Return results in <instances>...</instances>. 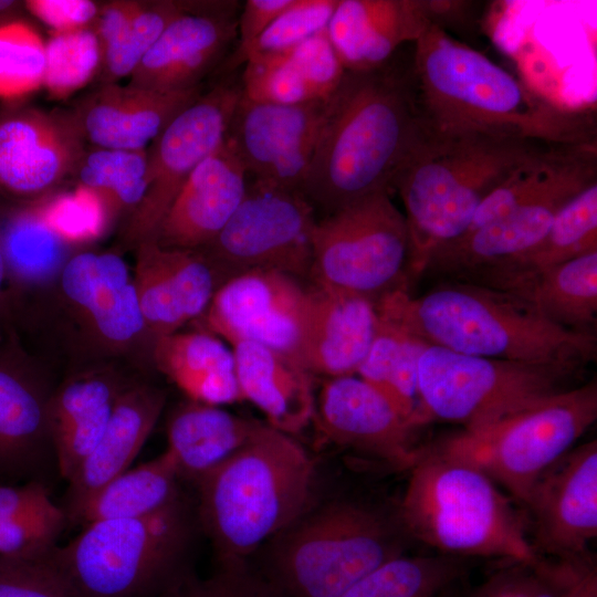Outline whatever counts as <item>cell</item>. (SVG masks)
Wrapping results in <instances>:
<instances>
[{
	"label": "cell",
	"instance_id": "9",
	"mask_svg": "<svg viewBox=\"0 0 597 597\" xmlns=\"http://www.w3.org/2000/svg\"><path fill=\"white\" fill-rule=\"evenodd\" d=\"M584 367L488 358L427 345L417 364L420 408L428 420L475 432L570 388Z\"/></svg>",
	"mask_w": 597,
	"mask_h": 597
},
{
	"label": "cell",
	"instance_id": "19",
	"mask_svg": "<svg viewBox=\"0 0 597 597\" xmlns=\"http://www.w3.org/2000/svg\"><path fill=\"white\" fill-rule=\"evenodd\" d=\"M8 350L0 348V484L43 481L48 460L55 464L49 425L53 390Z\"/></svg>",
	"mask_w": 597,
	"mask_h": 597
},
{
	"label": "cell",
	"instance_id": "21",
	"mask_svg": "<svg viewBox=\"0 0 597 597\" xmlns=\"http://www.w3.org/2000/svg\"><path fill=\"white\" fill-rule=\"evenodd\" d=\"M224 2L211 11L186 8L161 32L130 74V85L176 92L199 86L238 32V20Z\"/></svg>",
	"mask_w": 597,
	"mask_h": 597
},
{
	"label": "cell",
	"instance_id": "2",
	"mask_svg": "<svg viewBox=\"0 0 597 597\" xmlns=\"http://www.w3.org/2000/svg\"><path fill=\"white\" fill-rule=\"evenodd\" d=\"M412 45L411 77L425 133L596 143L591 114L565 109L533 93L443 27L432 22Z\"/></svg>",
	"mask_w": 597,
	"mask_h": 597
},
{
	"label": "cell",
	"instance_id": "31",
	"mask_svg": "<svg viewBox=\"0 0 597 597\" xmlns=\"http://www.w3.org/2000/svg\"><path fill=\"white\" fill-rule=\"evenodd\" d=\"M264 423L190 400L167 422V451L180 479L195 484L242 449Z\"/></svg>",
	"mask_w": 597,
	"mask_h": 597
},
{
	"label": "cell",
	"instance_id": "26",
	"mask_svg": "<svg viewBox=\"0 0 597 597\" xmlns=\"http://www.w3.org/2000/svg\"><path fill=\"white\" fill-rule=\"evenodd\" d=\"M78 155L61 122L38 112L0 119V188L18 196L40 193L64 177Z\"/></svg>",
	"mask_w": 597,
	"mask_h": 597
},
{
	"label": "cell",
	"instance_id": "20",
	"mask_svg": "<svg viewBox=\"0 0 597 597\" xmlns=\"http://www.w3.org/2000/svg\"><path fill=\"white\" fill-rule=\"evenodd\" d=\"M247 171L226 138L186 180L153 238L159 247L200 250L224 228L247 191Z\"/></svg>",
	"mask_w": 597,
	"mask_h": 597
},
{
	"label": "cell",
	"instance_id": "10",
	"mask_svg": "<svg viewBox=\"0 0 597 597\" xmlns=\"http://www.w3.org/2000/svg\"><path fill=\"white\" fill-rule=\"evenodd\" d=\"M596 419L594 379L543 398L480 431H462L438 447L481 469L523 505L537 479L574 448Z\"/></svg>",
	"mask_w": 597,
	"mask_h": 597
},
{
	"label": "cell",
	"instance_id": "44",
	"mask_svg": "<svg viewBox=\"0 0 597 597\" xmlns=\"http://www.w3.org/2000/svg\"><path fill=\"white\" fill-rule=\"evenodd\" d=\"M338 0H295L243 51L233 56V65L251 57L283 53L325 30Z\"/></svg>",
	"mask_w": 597,
	"mask_h": 597
},
{
	"label": "cell",
	"instance_id": "46",
	"mask_svg": "<svg viewBox=\"0 0 597 597\" xmlns=\"http://www.w3.org/2000/svg\"><path fill=\"white\" fill-rule=\"evenodd\" d=\"M242 81V94L254 102L294 105L317 100L281 54L247 60Z\"/></svg>",
	"mask_w": 597,
	"mask_h": 597
},
{
	"label": "cell",
	"instance_id": "5",
	"mask_svg": "<svg viewBox=\"0 0 597 597\" xmlns=\"http://www.w3.org/2000/svg\"><path fill=\"white\" fill-rule=\"evenodd\" d=\"M315 467L290 434L264 423L237 453L196 483L197 515L219 564L245 562L308 510Z\"/></svg>",
	"mask_w": 597,
	"mask_h": 597
},
{
	"label": "cell",
	"instance_id": "28",
	"mask_svg": "<svg viewBox=\"0 0 597 597\" xmlns=\"http://www.w3.org/2000/svg\"><path fill=\"white\" fill-rule=\"evenodd\" d=\"M108 371H87L53 390L49 425L56 470L66 481L97 444L115 405L130 385Z\"/></svg>",
	"mask_w": 597,
	"mask_h": 597
},
{
	"label": "cell",
	"instance_id": "6",
	"mask_svg": "<svg viewBox=\"0 0 597 597\" xmlns=\"http://www.w3.org/2000/svg\"><path fill=\"white\" fill-rule=\"evenodd\" d=\"M398 519L406 534L451 556L541 557L519 511L481 469L438 446L418 449Z\"/></svg>",
	"mask_w": 597,
	"mask_h": 597
},
{
	"label": "cell",
	"instance_id": "45",
	"mask_svg": "<svg viewBox=\"0 0 597 597\" xmlns=\"http://www.w3.org/2000/svg\"><path fill=\"white\" fill-rule=\"evenodd\" d=\"M35 209L65 243H81L100 237L111 212L102 196L84 185Z\"/></svg>",
	"mask_w": 597,
	"mask_h": 597
},
{
	"label": "cell",
	"instance_id": "38",
	"mask_svg": "<svg viewBox=\"0 0 597 597\" xmlns=\"http://www.w3.org/2000/svg\"><path fill=\"white\" fill-rule=\"evenodd\" d=\"M184 9L172 2L149 6L119 2L104 7L98 31L109 77L130 75L167 24Z\"/></svg>",
	"mask_w": 597,
	"mask_h": 597
},
{
	"label": "cell",
	"instance_id": "56",
	"mask_svg": "<svg viewBox=\"0 0 597 597\" xmlns=\"http://www.w3.org/2000/svg\"><path fill=\"white\" fill-rule=\"evenodd\" d=\"M437 597H451V596H450V595H444V594L441 593V594L438 595Z\"/></svg>",
	"mask_w": 597,
	"mask_h": 597
},
{
	"label": "cell",
	"instance_id": "15",
	"mask_svg": "<svg viewBox=\"0 0 597 597\" xmlns=\"http://www.w3.org/2000/svg\"><path fill=\"white\" fill-rule=\"evenodd\" d=\"M306 302L307 290L295 277L249 271L218 287L205 312L206 325L231 345L254 342L300 364Z\"/></svg>",
	"mask_w": 597,
	"mask_h": 597
},
{
	"label": "cell",
	"instance_id": "12",
	"mask_svg": "<svg viewBox=\"0 0 597 597\" xmlns=\"http://www.w3.org/2000/svg\"><path fill=\"white\" fill-rule=\"evenodd\" d=\"M316 224L301 191L254 180L220 233L200 251L223 281L249 271L310 275Z\"/></svg>",
	"mask_w": 597,
	"mask_h": 597
},
{
	"label": "cell",
	"instance_id": "16",
	"mask_svg": "<svg viewBox=\"0 0 597 597\" xmlns=\"http://www.w3.org/2000/svg\"><path fill=\"white\" fill-rule=\"evenodd\" d=\"M523 506L538 556L586 554L597 536V441L572 448L553 463Z\"/></svg>",
	"mask_w": 597,
	"mask_h": 597
},
{
	"label": "cell",
	"instance_id": "14",
	"mask_svg": "<svg viewBox=\"0 0 597 597\" xmlns=\"http://www.w3.org/2000/svg\"><path fill=\"white\" fill-rule=\"evenodd\" d=\"M326 100L259 103L243 94L226 138L254 180L301 191L325 118Z\"/></svg>",
	"mask_w": 597,
	"mask_h": 597
},
{
	"label": "cell",
	"instance_id": "1",
	"mask_svg": "<svg viewBox=\"0 0 597 597\" xmlns=\"http://www.w3.org/2000/svg\"><path fill=\"white\" fill-rule=\"evenodd\" d=\"M390 61V60H389ZM346 71L326 100L325 118L301 192L328 214L391 189L423 134L410 56Z\"/></svg>",
	"mask_w": 597,
	"mask_h": 597
},
{
	"label": "cell",
	"instance_id": "32",
	"mask_svg": "<svg viewBox=\"0 0 597 597\" xmlns=\"http://www.w3.org/2000/svg\"><path fill=\"white\" fill-rule=\"evenodd\" d=\"M492 290L523 301L557 326L596 334L597 251L505 281Z\"/></svg>",
	"mask_w": 597,
	"mask_h": 597
},
{
	"label": "cell",
	"instance_id": "7",
	"mask_svg": "<svg viewBox=\"0 0 597 597\" xmlns=\"http://www.w3.org/2000/svg\"><path fill=\"white\" fill-rule=\"evenodd\" d=\"M191 538V513L181 498L150 515L83 526L49 559L71 597H167L190 577L185 561Z\"/></svg>",
	"mask_w": 597,
	"mask_h": 597
},
{
	"label": "cell",
	"instance_id": "42",
	"mask_svg": "<svg viewBox=\"0 0 597 597\" xmlns=\"http://www.w3.org/2000/svg\"><path fill=\"white\" fill-rule=\"evenodd\" d=\"M45 43L29 24H0V97L14 98L43 85Z\"/></svg>",
	"mask_w": 597,
	"mask_h": 597
},
{
	"label": "cell",
	"instance_id": "13",
	"mask_svg": "<svg viewBox=\"0 0 597 597\" xmlns=\"http://www.w3.org/2000/svg\"><path fill=\"white\" fill-rule=\"evenodd\" d=\"M241 86L220 84L179 115L147 150V191L133 210L128 243L150 240L177 193L197 166L226 139Z\"/></svg>",
	"mask_w": 597,
	"mask_h": 597
},
{
	"label": "cell",
	"instance_id": "24",
	"mask_svg": "<svg viewBox=\"0 0 597 597\" xmlns=\"http://www.w3.org/2000/svg\"><path fill=\"white\" fill-rule=\"evenodd\" d=\"M576 195L547 198L461 234L429 255L423 273L465 282L517 259L542 240L557 211Z\"/></svg>",
	"mask_w": 597,
	"mask_h": 597
},
{
	"label": "cell",
	"instance_id": "18",
	"mask_svg": "<svg viewBox=\"0 0 597 597\" xmlns=\"http://www.w3.org/2000/svg\"><path fill=\"white\" fill-rule=\"evenodd\" d=\"M133 276L146 329L155 338L205 314L222 279L200 251L163 248L153 240L137 245Z\"/></svg>",
	"mask_w": 597,
	"mask_h": 597
},
{
	"label": "cell",
	"instance_id": "23",
	"mask_svg": "<svg viewBox=\"0 0 597 597\" xmlns=\"http://www.w3.org/2000/svg\"><path fill=\"white\" fill-rule=\"evenodd\" d=\"M432 13L427 0H338L326 30L344 69L367 71L417 41Z\"/></svg>",
	"mask_w": 597,
	"mask_h": 597
},
{
	"label": "cell",
	"instance_id": "30",
	"mask_svg": "<svg viewBox=\"0 0 597 597\" xmlns=\"http://www.w3.org/2000/svg\"><path fill=\"white\" fill-rule=\"evenodd\" d=\"M166 401L163 389L132 383L118 398L92 452L69 480L65 512L126 471L151 433Z\"/></svg>",
	"mask_w": 597,
	"mask_h": 597
},
{
	"label": "cell",
	"instance_id": "47",
	"mask_svg": "<svg viewBox=\"0 0 597 597\" xmlns=\"http://www.w3.org/2000/svg\"><path fill=\"white\" fill-rule=\"evenodd\" d=\"M279 54L294 67L317 100L329 97L345 73L326 29Z\"/></svg>",
	"mask_w": 597,
	"mask_h": 597
},
{
	"label": "cell",
	"instance_id": "34",
	"mask_svg": "<svg viewBox=\"0 0 597 597\" xmlns=\"http://www.w3.org/2000/svg\"><path fill=\"white\" fill-rule=\"evenodd\" d=\"M180 480L175 460L166 450L127 469L67 511L69 523L83 527L100 521L150 515L181 499Z\"/></svg>",
	"mask_w": 597,
	"mask_h": 597
},
{
	"label": "cell",
	"instance_id": "48",
	"mask_svg": "<svg viewBox=\"0 0 597 597\" xmlns=\"http://www.w3.org/2000/svg\"><path fill=\"white\" fill-rule=\"evenodd\" d=\"M0 597H71L49 556L42 559L0 557Z\"/></svg>",
	"mask_w": 597,
	"mask_h": 597
},
{
	"label": "cell",
	"instance_id": "39",
	"mask_svg": "<svg viewBox=\"0 0 597 597\" xmlns=\"http://www.w3.org/2000/svg\"><path fill=\"white\" fill-rule=\"evenodd\" d=\"M8 292L40 284L61 272L66 243L41 219L36 209L11 213L0 226Z\"/></svg>",
	"mask_w": 597,
	"mask_h": 597
},
{
	"label": "cell",
	"instance_id": "35",
	"mask_svg": "<svg viewBox=\"0 0 597 597\" xmlns=\"http://www.w3.org/2000/svg\"><path fill=\"white\" fill-rule=\"evenodd\" d=\"M597 251V182L569 199L555 214L542 240L517 259L482 272L468 283L493 289L582 254Z\"/></svg>",
	"mask_w": 597,
	"mask_h": 597
},
{
	"label": "cell",
	"instance_id": "52",
	"mask_svg": "<svg viewBox=\"0 0 597 597\" xmlns=\"http://www.w3.org/2000/svg\"><path fill=\"white\" fill-rule=\"evenodd\" d=\"M295 0H247L238 19L239 46L243 51L260 36Z\"/></svg>",
	"mask_w": 597,
	"mask_h": 597
},
{
	"label": "cell",
	"instance_id": "40",
	"mask_svg": "<svg viewBox=\"0 0 597 597\" xmlns=\"http://www.w3.org/2000/svg\"><path fill=\"white\" fill-rule=\"evenodd\" d=\"M462 557L397 556L375 568L338 597H437L463 572Z\"/></svg>",
	"mask_w": 597,
	"mask_h": 597
},
{
	"label": "cell",
	"instance_id": "8",
	"mask_svg": "<svg viewBox=\"0 0 597 597\" xmlns=\"http://www.w3.org/2000/svg\"><path fill=\"white\" fill-rule=\"evenodd\" d=\"M407 537L398 515L366 503L335 501L308 510L271 540L264 577L282 597H338L402 555Z\"/></svg>",
	"mask_w": 597,
	"mask_h": 597
},
{
	"label": "cell",
	"instance_id": "4",
	"mask_svg": "<svg viewBox=\"0 0 597 597\" xmlns=\"http://www.w3.org/2000/svg\"><path fill=\"white\" fill-rule=\"evenodd\" d=\"M484 133H425L397 172L411 240L412 274L429 255L463 234L483 200L513 172L555 145Z\"/></svg>",
	"mask_w": 597,
	"mask_h": 597
},
{
	"label": "cell",
	"instance_id": "43",
	"mask_svg": "<svg viewBox=\"0 0 597 597\" xmlns=\"http://www.w3.org/2000/svg\"><path fill=\"white\" fill-rule=\"evenodd\" d=\"M101 44L90 30L55 32L45 44L43 85L57 96H66L84 86L101 61Z\"/></svg>",
	"mask_w": 597,
	"mask_h": 597
},
{
	"label": "cell",
	"instance_id": "54",
	"mask_svg": "<svg viewBox=\"0 0 597 597\" xmlns=\"http://www.w3.org/2000/svg\"><path fill=\"white\" fill-rule=\"evenodd\" d=\"M0 226H1V221H0ZM6 283H7L6 264H4V258H3L2 244H1V234H0V333H1V328H3L7 320L9 318Z\"/></svg>",
	"mask_w": 597,
	"mask_h": 597
},
{
	"label": "cell",
	"instance_id": "49",
	"mask_svg": "<svg viewBox=\"0 0 597 597\" xmlns=\"http://www.w3.org/2000/svg\"><path fill=\"white\" fill-rule=\"evenodd\" d=\"M184 597H282L263 576L255 574L245 562L219 564L218 570L206 580L191 579Z\"/></svg>",
	"mask_w": 597,
	"mask_h": 597
},
{
	"label": "cell",
	"instance_id": "25",
	"mask_svg": "<svg viewBox=\"0 0 597 597\" xmlns=\"http://www.w3.org/2000/svg\"><path fill=\"white\" fill-rule=\"evenodd\" d=\"M60 282L65 297L108 345L126 346L146 329L134 276L118 254H76L63 265Z\"/></svg>",
	"mask_w": 597,
	"mask_h": 597
},
{
	"label": "cell",
	"instance_id": "33",
	"mask_svg": "<svg viewBox=\"0 0 597 597\" xmlns=\"http://www.w3.org/2000/svg\"><path fill=\"white\" fill-rule=\"evenodd\" d=\"M157 368L191 400L220 406L241 401L232 349L209 333H172L154 344Z\"/></svg>",
	"mask_w": 597,
	"mask_h": 597
},
{
	"label": "cell",
	"instance_id": "51",
	"mask_svg": "<svg viewBox=\"0 0 597 597\" xmlns=\"http://www.w3.org/2000/svg\"><path fill=\"white\" fill-rule=\"evenodd\" d=\"M27 7L55 32L84 29L97 14L96 4L88 0H31Z\"/></svg>",
	"mask_w": 597,
	"mask_h": 597
},
{
	"label": "cell",
	"instance_id": "37",
	"mask_svg": "<svg viewBox=\"0 0 597 597\" xmlns=\"http://www.w3.org/2000/svg\"><path fill=\"white\" fill-rule=\"evenodd\" d=\"M426 346L378 316L374 339L356 373L416 428L428 422L420 408L417 385V364Z\"/></svg>",
	"mask_w": 597,
	"mask_h": 597
},
{
	"label": "cell",
	"instance_id": "22",
	"mask_svg": "<svg viewBox=\"0 0 597 597\" xmlns=\"http://www.w3.org/2000/svg\"><path fill=\"white\" fill-rule=\"evenodd\" d=\"M377 324L370 300L316 285L307 289L300 364L327 378L356 375Z\"/></svg>",
	"mask_w": 597,
	"mask_h": 597
},
{
	"label": "cell",
	"instance_id": "55",
	"mask_svg": "<svg viewBox=\"0 0 597 597\" xmlns=\"http://www.w3.org/2000/svg\"><path fill=\"white\" fill-rule=\"evenodd\" d=\"M14 6V1L0 0V15L9 12Z\"/></svg>",
	"mask_w": 597,
	"mask_h": 597
},
{
	"label": "cell",
	"instance_id": "41",
	"mask_svg": "<svg viewBox=\"0 0 597 597\" xmlns=\"http://www.w3.org/2000/svg\"><path fill=\"white\" fill-rule=\"evenodd\" d=\"M147 150L100 148L80 168L84 186L97 191L111 209L136 208L147 187Z\"/></svg>",
	"mask_w": 597,
	"mask_h": 597
},
{
	"label": "cell",
	"instance_id": "53",
	"mask_svg": "<svg viewBox=\"0 0 597 597\" xmlns=\"http://www.w3.org/2000/svg\"><path fill=\"white\" fill-rule=\"evenodd\" d=\"M473 597H523L519 566L493 576L474 593Z\"/></svg>",
	"mask_w": 597,
	"mask_h": 597
},
{
	"label": "cell",
	"instance_id": "36",
	"mask_svg": "<svg viewBox=\"0 0 597 597\" xmlns=\"http://www.w3.org/2000/svg\"><path fill=\"white\" fill-rule=\"evenodd\" d=\"M67 524L45 482L0 484V557L45 558Z\"/></svg>",
	"mask_w": 597,
	"mask_h": 597
},
{
	"label": "cell",
	"instance_id": "3",
	"mask_svg": "<svg viewBox=\"0 0 597 597\" xmlns=\"http://www.w3.org/2000/svg\"><path fill=\"white\" fill-rule=\"evenodd\" d=\"M375 307L427 345L465 355L583 366L597 355L596 334L557 326L523 301L472 283L447 280L417 297L395 291Z\"/></svg>",
	"mask_w": 597,
	"mask_h": 597
},
{
	"label": "cell",
	"instance_id": "17",
	"mask_svg": "<svg viewBox=\"0 0 597 597\" xmlns=\"http://www.w3.org/2000/svg\"><path fill=\"white\" fill-rule=\"evenodd\" d=\"M324 436L332 442L376 457L398 469H410L418 455L417 429L357 375L327 378L315 401Z\"/></svg>",
	"mask_w": 597,
	"mask_h": 597
},
{
	"label": "cell",
	"instance_id": "27",
	"mask_svg": "<svg viewBox=\"0 0 597 597\" xmlns=\"http://www.w3.org/2000/svg\"><path fill=\"white\" fill-rule=\"evenodd\" d=\"M200 96L199 86L158 92L130 84H109L87 105L83 130L100 148L146 149L177 115Z\"/></svg>",
	"mask_w": 597,
	"mask_h": 597
},
{
	"label": "cell",
	"instance_id": "11",
	"mask_svg": "<svg viewBox=\"0 0 597 597\" xmlns=\"http://www.w3.org/2000/svg\"><path fill=\"white\" fill-rule=\"evenodd\" d=\"M310 276L314 285L376 303L408 291L412 250L405 214L383 191L316 221Z\"/></svg>",
	"mask_w": 597,
	"mask_h": 597
},
{
	"label": "cell",
	"instance_id": "50",
	"mask_svg": "<svg viewBox=\"0 0 597 597\" xmlns=\"http://www.w3.org/2000/svg\"><path fill=\"white\" fill-rule=\"evenodd\" d=\"M534 568L558 591L559 597H597L596 566L586 554L570 557H540Z\"/></svg>",
	"mask_w": 597,
	"mask_h": 597
},
{
	"label": "cell",
	"instance_id": "29",
	"mask_svg": "<svg viewBox=\"0 0 597 597\" xmlns=\"http://www.w3.org/2000/svg\"><path fill=\"white\" fill-rule=\"evenodd\" d=\"M242 400L259 408L268 425L286 434L301 432L315 413L312 374L294 359L254 342L232 345Z\"/></svg>",
	"mask_w": 597,
	"mask_h": 597
}]
</instances>
